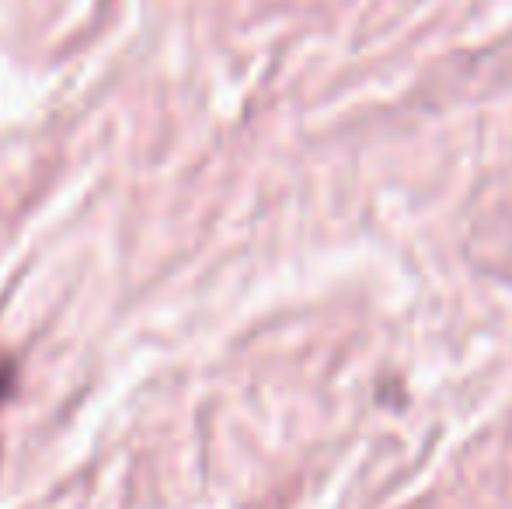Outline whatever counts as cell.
<instances>
[{"label":"cell","mask_w":512,"mask_h":509,"mask_svg":"<svg viewBox=\"0 0 512 509\" xmlns=\"http://www.w3.org/2000/svg\"><path fill=\"white\" fill-rule=\"evenodd\" d=\"M464 258L474 272L512 286V199L488 206L481 217L471 220L464 238Z\"/></svg>","instance_id":"cell-1"},{"label":"cell","mask_w":512,"mask_h":509,"mask_svg":"<svg viewBox=\"0 0 512 509\" xmlns=\"http://www.w3.org/2000/svg\"><path fill=\"white\" fill-rule=\"evenodd\" d=\"M11 391H14V363L4 360L0 363V408H4V401L11 398Z\"/></svg>","instance_id":"cell-2"}]
</instances>
